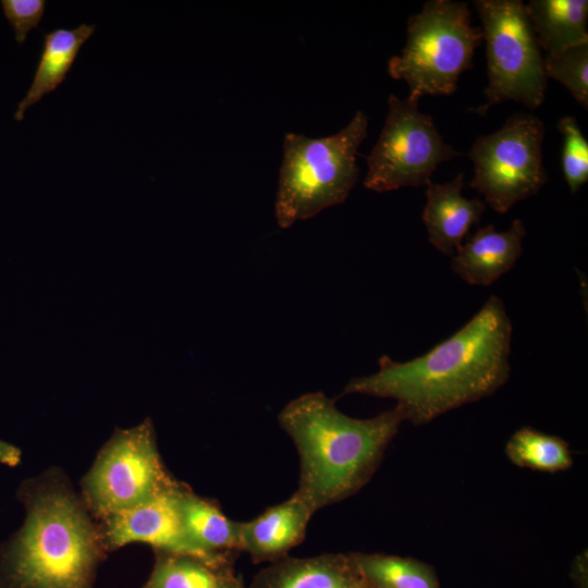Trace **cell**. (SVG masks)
<instances>
[{"label":"cell","mask_w":588,"mask_h":588,"mask_svg":"<svg viewBox=\"0 0 588 588\" xmlns=\"http://www.w3.org/2000/svg\"><path fill=\"white\" fill-rule=\"evenodd\" d=\"M512 322L502 299L491 295L460 330L407 362L387 355L378 370L351 379L341 395L396 401L414 426L495 393L510 377Z\"/></svg>","instance_id":"cell-1"},{"label":"cell","mask_w":588,"mask_h":588,"mask_svg":"<svg viewBox=\"0 0 588 588\" xmlns=\"http://www.w3.org/2000/svg\"><path fill=\"white\" fill-rule=\"evenodd\" d=\"M17 498L26 518L0 543V588H91L106 544L66 480L45 473Z\"/></svg>","instance_id":"cell-2"},{"label":"cell","mask_w":588,"mask_h":588,"mask_svg":"<svg viewBox=\"0 0 588 588\" xmlns=\"http://www.w3.org/2000/svg\"><path fill=\"white\" fill-rule=\"evenodd\" d=\"M278 421L299 456L295 492L317 512L353 495L371 479L405 415L395 405L371 418H353L318 391L290 401Z\"/></svg>","instance_id":"cell-3"},{"label":"cell","mask_w":588,"mask_h":588,"mask_svg":"<svg viewBox=\"0 0 588 588\" xmlns=\"http://www.w3.org/2000/svg\"><path fill=\"white\" fill-rule=\"evenodd\" d=\"M368 118L358 110L340 132L310 138L286 133L274 213L287 229L345 201L359 176L358 147L367 136Z\"/></svg>","instance_id":"cell-4"},{"label":"cell","mask_w":588,"mask_h":588,"mask_svg":"<svg viewBox=\"0 0 588 588\" xmlns=\"http://www.w3.org/2000/svg\"><path fill=\"white\" fill-rule=\"evenodd\" d=\"M467 3L429 0L407 20V39L400 56L390 58L389 75L404 81L408 98L448 96L461 74L473 68L476 48L483 41L481 27L471 25Z\"/></svg>","instance_id":"cell-5"},{"label":"cell","mask_w":588,"mask_h":588,"mask_svg":"<svg viewBox=\"0 0 588 588\" xmlns=\"http://www.w3.org/2000/svg\"><path fill=\"white\" fill-rule=\"evenodd\" d=\"M486 40V101L469 112L485 115L491 107L517 101L530 110L544 100L548 77L544 57L520 0H476Z\"/></svg>","instance_id":"cell-6"},{"label":"cell","mask_w":588,"mask_h":588,"mask_svg":"<svg viewBox=\"0 0 588 588\" xmlns=\"http://www.w3.org/2000/svg\"><path fill=\"white\" fill-rule=\"evenodd\" d=\"M546 127L531 113L507 118L500 130L478 136L467 156L474 164L470 187L498 213L536 195L548 181L542 162Z\"/></svg>","instance_id":"cell-7"},{"label":"cell","mask_w":588,"mask_h":588,"mask_svg":"<svg viewBox=\"0 0 588 588\" xmlns=\"http://www.w3.org/2000/svg\"><path fill=\"white\" fill-rule=\"evenodd\" d=\"M177 486L161 461L147 419L113 434L85 476L83 492L90 511L105 519Z\"/></svg>","instance_id":"cell-8"},{"label":"cell","mask_w":588,"mask_h":588,"mask_svg":"<svg viewBox=\"0 0 588 588\" xmlns=\"http://www.w3.org/2000/svg\"><path fill=\"white\" fill-rule=\"evenodd\" d=\"M388 106L382 131L367 157L363 182L367 189L384 193L427 186L440 163L464 155L444 142L418 101L391 94Z\"/></svg>","instance_id":"cell-9"},{"label":"cell","mask_w":588,"mask_h":588,"mask_svg":"<svg viewBox=\"0 0 588 588\" xmlns=\"http://www.w3.org/2000/svg\"><path fill=\"white\" fill-rule=\"evenodd\" d=\"M184 488L180 483L137 506L106 517L101 532L106 547L145 542L160 552L193 556L217 567L228 566L229 556L211 554L188 537L180 511V494Z\"/></svg>","instance_id":"cell-10"},{"label":"cell","mask_w":588,"mask_h":588,"mask_svg":"<svg viewBox=\"0 0 588 588\" xmlns=\"http://www.w3.org/2000/svg\"><path fill=\"white\" fill-rule=\"evenodd\" d=\"M525 235L520 219L506 231H497L493 224L480 228L452 256L451 269L470 285H491L519 259Z\"/></svg>","instance_id":"cell-11"},{"label":"cell","mask_w":588,"mask_h":588,"mask_svg":"<svg viewBox=\"0 0 588 588\" xmlns=\"http://www.w3.org/2000/svg\"><path fill=\"white\" fill-rule=\"evenodd\" d=\"M464 173L448 183L430 182L426 186V205L421 219L428 240L444 255L453 256L471 225H477L486 210L480 198H466L462 194Z\"/></svg>","instance_id":"cell-12"},{"label":"cell","mask_w":588,"mask_h":588,"mask_svg":"<svg viewBox=\"0 0 588 588\" xmlns=\"http://www.w3.org/2000/svg\"><path fill=\"white\" fill-rule=\"evenodd\" d=\"M315 511L296 493L267 509L256 518L241 522V550L255 561L280 560L299 544Z\"/></svg>","instance_id":"cell-13"},{"label":"cell","mask_w":588,"mask_h":588,"mask_svg":"<svg viewBox=\"0 0 588 588\" xmlns=\"http://www.w3.org/2000/svg\"><path fill=\"white\" fill-rule=\"evenodd\" d=\"M351 555L280 559L260 572L250 588H366Z\"/></svg>","instance_id":"cell-14"},{"label":"cell","mask_w":588,"mask_h":588,"mask_svg":"<svg viewBox=\"0 0 588 588\" xmlns=\"http://www.w3.org/2000/svg\"><path fill=\"white\" fill-rule=\"evenodd\" d=\"M95 25L81 24L76 28H56L44 33V47L33 83L17 105L14 120L21 121L25 111L45 95L56 89L66 77L83 44L93 35Z\"/></svg>","instance_id":"cell-15"},{"label":"cell","mask_w":588,"mask_h":588,"mask_svg":"<svg viewBox=\"0 0 588 588\" xmlns=\"http://www.w3.org/2000/svg\"><path fill=\"white\" fill-rule=\"evenodd\" d=\"M526 13L546 54L588 42L587 0H530Z\"/></svg>","instance_id":"cell-16"},{"label":"cell","mask_w":588,"mask_h":588,"mask_svg":"<svg viewBox=\"0 0 588 588\" xmlns=\"http://www.w3.org/2000/svg\"><path fill=\"white\" fill-rule=\"evenodd\" d=\"M180 511L188 537L200 549L220 556L241 550V522L228 518L215 502L185 487L180 494Z\"/></svg>","instance_id":"cell-17"},{"label":"cell","mask_w":588,"mask_h":588,"mask_svg":"<svg viewBox=\"0 0 588 588\" xmlns=\"http://www.w3.org/2000/svg\"><path fill=\"white\" fill-rule=\"evenodd\" d=\"M144 588H242L228 567L161 552Z\"/></svg>","instance_id":"cell-18"},{"label":"cell","mask_w":588,"mask_h":588,"mask_svg":"<svg viewBox=\"0 0 588 588\" xmlns=\"http://www.w3.org/2000/svg\"><path fill=\"white\" fill-rule=\"evenodd\" d=\"M372 588H439L431 568L417 560L387 554H350Z\"/></svg>","instance_id":"cell-19"},{"label":"cell","mask_w":588,"mask_h":588,"mask_svg":"<svg viewBox=\"0 0 588 588\" xmlns=\"http://www.w3.org/2000/svg\"><path fill=\"white\" fill-rule=\"evenodd\" d=\"M505 455L514 465L537 471H564L573 465L572 452L565 440L531 427H522L511 436Z\"/></svg>","instance_id":"cell-20"},{"label":"cell","mask_w":588,"mask_h":588,"mask_svg":"<svg viewBox=\"0 0 588 588\" xmlns=\"http://www.w3.org/2000/svg\"><path fill=\"white\" fill-rule=\"evenodd\" d=\"M547 77L560 82L585 109L588 108V42L546 54Z\"/></svg>","instance_id":"cell-21"},{"label":"cell","mask_w":588,"mask_h":588,"mask_svg":"<svg viewBox=\"0 0 588 588\" xmlns=\"http://www.w3.org/2000/svg\"><path fill=\"white\" fill-rule=\"evenodd\" d=\"M563 137L562 169L574 195L588 181V142L574 117H564L558 123Z\"/></svg>","instance_id":"cell-22"},{"label":"cell","mask_w":588,"mask_h":588,"mask_svg":"<svg viewBox=\"0 0 588 588\" xmlns=\"http://www.w3.org/2000/svg\"><path fill=\"white\" fill-rule=\"evenodd\" d=\"M3 14L14 30L15 40L22 45L27 34L37 28L45 9V0H1Z\"/></svg>","instance_id":"cell-23"},{"label":"cell","mask_w":588,"mask_h":588,"mask_svg":"<svg viewBox=\"0 0 588 588\" xmlns=\"http://www.w3.org/2000/svg\"><path fill=\"white\" fill-rule=\"evenodd\" d=\"M22 452L19 448L0 440V464L16 466L21 462Z\"/></svg>","instance_id":"cell-24"},{"label":"cell","mask_w":588,"mask_h":588,"mask_svg":"<svg viewBox=\"0 0 588 588\" xmlns=\"http://www.w3.org/2000/svg\"><path fill=\"white\" fill-rule=\"evenodd\" d=\"M366 588H372V587H370L369 585H367V587H366Z\"/></svg>","instance_id":"cell-25"}]
</instances>
